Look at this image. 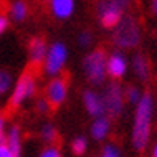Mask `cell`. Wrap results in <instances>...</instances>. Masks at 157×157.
Listing matches in <instances>:
<instances>
[{
    "label": "cell",
    "instance_id": "obj_1",
    "mask_svg": "<svg viewBox=\"0 0 157 157\" xmlns=\"http://www.w3.org/2000/svg\"><path fill=\"white\" fill-rule=\"evenodd\" d=\"M151 117H152V96L149 93H144L136 106L133 135H132L133 146L138 151L144 149L147 144L149 132H151Z\"/></svg>",
    "mask_w": 157,
    "mask_h": 157
},
{
    "label": "cell",
    "instance_id": "obj_2",
    "mask_svg": "<svg viewBox=\"0 0 157 157\" xmlns=\"http://www.w3.org/2000/svg\"><path fill=\"white\" fill-rule=\"evenodd\" d=\"M141 32H140V24L136 19L132 16H122L119 24L114 27L112 32V40L114 44L124 48H132L140 42Z\"/></svg>",
    "mask_w": 157,
    "mask_h": 157
},
{
    "label": "cell",
    "instance_id": "obj_3",
    "mask_svg": "<svg viewBox=\"0 0 157 157\" xmlns=\"http://www.w3.org/2000/svg\"><path fill=\"white\" fill-rule=\"evenodd\" d=\"M83 71L91 83H103L106 77V55L101 48L88 53L83 59Z\"/></svg>",
    "mask_w": 157,
    "mask_h": 157
},
{
    "label": "cell",
    "instance_id": "obj_4",
    "mask_svg": "<svg viewBox=\"0 0 157 157\" xmlns=\"http://www.w3.org/2000/svg\"><path fill=\"white\" fill-rule=\"evenodd\" d=\"M101 103H103V109L104 112H108V116L111 119L117 117L124 106V93L117 83H109L104 88L103 96H101Z\"/></svg>",
    "mask_w": 157,
    "mask_h": 157
},
{
    "label": "cell",
    "instance_id": "obj_5",
    "mask_svg": "<svg viewBox=\"0 0 157 157\" xmlns=\"http://www.w3.org/2000/svg\"><path fill=\"white\" fill-rule=\"evenodd\" d=\"M66 58H67V50L64 47L61 42H56L50 47V50L47 52V56H45V69L48 74H58L59 71L63 69L64 63H66Z\"/></svg>",
    "mask_w": 157,
    "mask_h": 157
},
{
    "label": "cell",
    "instance_id": "obj_6",
    "mask_svg": "<svg viewBox=\"0 0 157 157\" xmlns=\"http://www.w3.org/2000/svg\"><path fill=\"white\" fill-rule=\"evenodd\" d=\"M125 8L124 2H101L99 3V18L104 27H116L122 19Z\"/></svg>",
    "mask_w": 157,
    "mask_h": 157
},
{
    "label": "cell",
    "instance_id": "obj_7",
    "mask_svg": "<svg viewBox=\"0 0 157 157\" xmlns=\"http://www.w3.org/2000/svg\"><path fill=\"white\" fill-rule=\"evenodd\" d=\"M35 91V80L31 74H24L23 77L18 80L15 90L11 95V104L13 106H19L26 98H29L34 95Z\"/></svg>",
    "mask_w": 157,
    "mask_h": 157
},
{
    "label": "cell",
    "instance_id": "obj_8",
    "mask_svg": "<svg viewBox=\"0 0 157 157\" xmlns=\"http://www.w3.org/2000/svg\"><path fill=\"white\" fill-rule=\"evenodd\" d=\"M66 93H67L66 82L63 78H55V80L50 82L48 88H47V99L50 101L52 106H58L64 101Z\"/></svg>",
    "mask_w": 157,
    "mask_h": 157
},
{
    "label": "cell",
    "instance_id": "obj_9",
    "mask_svg": "<svg viewBox=\"0 0 157 157\" xmlns=\"http://www.w3.org/2000/svg\"><path fill=\"white\" fill-rule=\"evenodd\" d=\"M83 104H85V108H87V111L91 114V116H95V117H101L103 116V103H101V96L96 95L95 91H90L87 90L83 93Z\"/></svg>",
    "mask_w": 157,
    "mask_h": 157
},
{
    "label": "cell",
    "instance_id": "obj_10",
    "mask_svg": "<svg viewBox=\"0 0 157 157\" xmlns=\"http://www.w3.org/2000/svg\"><path fill=\"white\" fill-rule=\"evenodd\" d=\"M108 72L111 77L114 78H119V77H122L125 74V71H127V61L125 58L120 53H114L109 61H108Z\"/></svg>",
    "mask_w": 157,
    "mask_h": 157
},
{
    "label": "cell",
    "instance_id": "obj_11",
    "mask_svg": "<svg viewBox=\"0 0 157 157\" xmlns=\"http://www.w3.org/2000/svg\"><path fill=\"white\" fill-rule=\"evenodd\" d=\"M50 5H52V13L59 19L69 18L74 11V2L72 0H53Z\"/></svg>",
    "mask_w": 157,
    "mask_h": 157
},
{
    "label": "cell",
    "instance_id": "obj_12",
    "mask_svg": "<svg viewBox=\"0 0 157 157\" xmlns=\"http://www.w3.org/2000/svg\"><path fill=\"white\" fill-rule=\"evenodd\" d=\"M133 71H135V74H136L141 80H147L149 78V61H147V58L144 55H141V53H138V55H135L133 56Z\"/></svg>",
    "mask_w": 157,
    "mask_h": 157
},
{
    "label": "cell",
    "instance_id": "obj_13",
    "mask_svg": "<svg viewBox=\"0 0 157 157\" xmlns=\"http://www.w3.org/2000/svg\"><path fill=\"white\" fill-rule=\"evenodd\" d=\"M29 55H31V61H32V63H35V64L42 63V59L47 56V48H45L44 39H34V40L31 42Z\"/></svg>",
    "mask_w": 157,
    "mask_h": 157
},
{
    "label": "cell",
    "instance_id": "obj_14",
    "mask_svg": "<svg viewBox=\"0 0 157 157\" xmlns=\"http://www.w3.org/2000/svg\"><path fill=\"white\" fill-rule=\"evenodd\" d=\"M6 146L11 151V154L15 157H19L21 154V140H19V130L18 127H13L10 133H8V138H6Z\"/></svg>",
    "mask_w": 157,
    "mask_h": 157
},
{
    "label": "cell",
    "instance_id": "obj_15",
    "mask_svg": "<svg viewBox=\"0 0 157 157\" xmlns=\"http://www.w3.org/2000/svg\"><path fill=\"white\" fill-rule=\"evenodd\" d=\"M108 132H109V119L106 117H99L91 125V135H93L95 140H103L108 135Z\"/></svg>",
    "mask_w": 157,
    "mask_h": 157
},
{
    "label": "cell",
    "instance_id": "obj_16",
    "mask_svg": "<svg viewBox=\"0 0 157 157\" xmlns=\"http://www.w3.org/2000/svg\"><path fill=\"white\" fill-rule=\"evenodd\" d=\"M11 16L15 21H23L27 15V6L24 2H15L11 5Z\"/></svg>",
    "mask_w": 157,
    "mask_h": 157
},
{
    "label": "cell",
    "instance_id": "obj_17",
    "mask_svg": "<svg viewBox=\"0 0 157 157\" xmlns=\"http://www.w3.org/2000/svg\"><path fill=\"white\" fill-rule=\"evenodd\" d=\"M85 149H87V140H85L83 136L80 138H75L72 141V152L77 154V155H80L85 152Z\"/></svg>",
    "mask_w": 157,
    "mask_h": 157
},
{
    "label": "cell",
    "instance_id": "obj_18",
    "mask_svg": "<svg viewBox=\"0 0 157 157\" xmlns=\"http://www.w3.org/2000/svg\"><path fill=\"white\" fill-rule=\"evenodd\" d=\"M11 85V75L6 71H0V95L5 93Z\"/></svg>",
    "mask_w": 157,
    "mask_h": 157
},
{
    "label": "cell",
    "instance_id": "obj_19",
    "mask_svg": "<svg viewBox=\"0 0 157 157\" xmlns=\"http://www.w3.org/2000/svg\"><path fill=\"white\" fill-rule=\"evenodd\" d=\"M125 95H127V99L130 103H140V99H141V96H140V90L138 88H135V87H128L127 88V91H125Z\"/></svg>",
    "mask_w": 157,
    "mask_h": 157
},
{
    "label": "cell",
    "instance_id": "obj_20",
    "mask_svg": "<svg viewBox=\"0 0 157 157\" xmlns=\"http://www.w3.org/2000/svg\"><path fill=\"white\" fill-rule=\"evenodd\" d=\"M42 138H44L45 141H53L56 138V130H55V127L52 125H45L44 128H42Z\"/></svg>",
    "mask_w": 157,
    "mask_h": 157
},
{
    "label": "cell",
    "instance_id": "obj_21",
    "mask_svg": "<svg viewBox=\"0 0 157 157\" xmlns=\"http://www.w3.org/2000/svg\"><path fill=\"white\" fill-rule=\"evenodd\" d=\"M91 40H93V35H91V32L88 31H83L78 34V44H80L82 47H87L91 44Z\"/></svg>",
    "mask_w": 157,
    "mask_h": 157
},
{
    "label": "cell",
    "instance_id": "obj_22",
    "mask_svg": "<svg viewBox=\"0 0 157 157\" xmlns=\"http://www.w3.org/2000/svg\"><path fill=\"white\" fill-rule=\"evenodd\" d=\"M103 157H119V152L114 149V146H106L103 151Z\"/></svg>",
    "mask_w": 157,
    "mask_h": 157
},
{
    "label": "cell",
    "instance_id": "obj_23",
    "mask_svg": "<svg viewBox=\"0 0 157 157\" xmlns=\"http://www.w3.org/2000/svg\"><path fill=\"white\" fill-rule=\"evenodd\" d=\"M5 140H6V136H5V120L0 116V144H5Z\"/></svg>",
    "mask_w": 157,
    "mask_h": 157
},
{
    "label": "cell",
    "instance_id": "obj_24",
    "mask_svg": "<svg viewBox=\"0 0 157 157\" xmlns=\"http://www.w3.org/2000/svg\"><path fill=\"white\" fill-rule=\"evenodd\" d=\"M0 157H15L6 144H0Z\"/></svg>",
    "mask_w": 157,
    "mask_h": 157
},
{
    "label": "cell",
    "instance_id": "obj_25",
    "mask_svg": "<svg viewBox=\"0 0 157 157\" xmlns=\"http://www.w3.org/2000/svg\"><path fill=\"white\" fill-rule=\"evenodd\" d=\"M40 157H59V152L56 151V149L50 147V149H47L45 152H42V155H40Z\"/></svg>",
    "mask_w": 157,
    "mask_h": 157
},
{
    "label": "cell",
    "instance_id": "obj_26",
    "mask_svg": "<svg viewBox=\"0 0 157 157\" xmlns=\"http://www.w3.org/2000/svg\"><path fill=\"white\" fill-rule=\"evenodd\" d=\"M37 109L40 112H47L48 111V103L45 101V99H39V103H37Z\"/></svg>",
    "mask_w": 157,
    "mask_h": 157
},
{
    "label": "cell",
    "instance_id": "obj_27",
    "mask_svg": "<svg viewBox=\"0 0 157 157\" xmlns=\"http://www.w3.org/2000/svg\"><path fill=\"white\" fill-rule=\"evenodd\" d=\"M6 26H8V21H6V18H5V16L0 15V34H2V32L6 29Z\"/></svg>",
    "mask_w": 157,
    "mask_h": 157
},
{
    "label": "cell",
    "instance_id": "obj_28",
    "mask_svg": "<svg viewBox=\"0 0 157 157\" xmlns=\"http://www.w3.org/2000/svg\"><path fill=\"white\" fill-rule=\"evenodd\" d=\"M151 8H152V13H155V15H157V0H154V2H152Z\"/></svg>",
    "mask_w": 157,
    "mask_h": 157
},
{
    "label": "cell",
    "instance_id": "obj_29",
    "mask_svg": "<svg viewBox=\"0 0 157 157\" xmlns=\"http://www.w3.org/2000/svg\"><path fill=\"white\" fill-rule=\"evenodd\" d=\"M154 157H157V144H155V147H154Z\"/></svg>",
    "mask_w": 157,
    "mask_h": 157
}]
</instances>
